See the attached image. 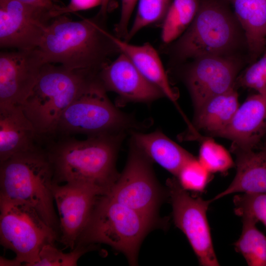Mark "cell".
Instances as JSON below:
<instances>
[{"label":"cell","mask_w":266,"mask_h":266,"mask_svg":"<svg viewBox=\"0 0 266 266\" xmlns=\"http://www.w3.org/2000/svg\"><path fill=\"white\" fill-rule=\"evenodd\" d=\"M104 17L73 21L65 15L54 18L37 48L45 63L67 68L99 71L115 49L105 28Z\"/></svg>","instance_id":"obj_1"},{"label":"cell","mask_w":266,"mask_h":266,"mask_svg":"<svg viewBox=\"0 0 266 266\" xmlns=\"http://www.w3.org/2000/svg\"><path fill=\"white\" fill-rule=\"evenodd\" d=\"M125 132L88 136L78 140L67 136L46 149L55 183H86L105 190L117 180V155Z\"/></svg>","instance_id":"obj_2"},{"label":"cell","mask_w":266,"mask_h":266,"mask_svg":"<svg viewBox=\"0 0 266 266\" xmlns=\"http://www.w3.org/2000/svg\"><path fill=\"white\" fill-rule=\"evenodd\" d=\"M52 166L40 146L0 162V197L26 203L59 236V220L53 201Z\"/></svg>","instance_id":"obj_3"},{"label":"cell","mask_w":266,"mask_h":266,"mask_svg":"<svg viewBox=\"0 0 266 266\" xmlns=\"http://www.w3.org/2000/svg\"><path fill=\"white\" fill-rule=\"evenodd\" d=\"M97 76V72L46 63L32 91L21 106L39 136L56 134L64 111Z\"/></svg>","instance_id":"obj_4"},{"label":"cell","mask_w":266,"mask_h":266,"mask_svg":"<svg viewBox=\"0 0 266 266\" xmlns=\"http://www.w3.org/2000/svg\"><path fill=\"white\" fill-rule=\"evenodd\" d=\"M157 222V219L122 204L103 193L98 197L76 245L107 244L123 253L130 265L136 266L141 242Z\"/></svg>","instance_id":"obj_5"},{"label":"cell","mask_w":266,"mask_h":266,"mask_svg":"<svg viewBox=\"0 0 266 266\" xmlns=\"http://www.w3.org/2000/svg\"><path fill=\"white\" fill-rule=\"evenodd\" d=\"M244 40L242 29L227 6L218 0H202L193 21L176 42L175 51L182 60L233 56Z\"/></svg>","instance_id":"obj_6"},{"label":"cell","mask_w":266,"mask_h":266,"mask_svg":"<svg viewBox=\"0 0 266 266\" xmlns=\"http://www.w3.org/2000/svg\"><path fill=\"white\" fill-rule=\"evenodd\" d=\"M132 117L122 112L108 99L97 77L67 107L56 134H84L88 136L125 132L136 128Z\"/></svg>","instance_id":"obj_7"},{"label":"cell","mask_w":266,"mask_h":266,"mask_svg":"<svg viewBox=\"0 0 266 266\" xmlns=\"http://www.w3.org/2000/svg\"><path fill=\"white\" fill-rule=\"evenodd\" d=\"M0 244L25 266H33L43 246L59 240L58 233L30 205L0 197Z\"/></svg>","instance_id":"obj_8"},{"label":"cell","mask_w":266,"mask_h":266,"mask_svg":"<svg viewBox=\"0 0 266 266\" xmlns=\"http://www.w3.org/2000/svg\"><path fill=\"white\" fill-rule=\"evenodd\" d=\"M151 160L133 142L124 169L103 193L118 202L157 219L166 192L153 172Z\"/></svg>","instance_id":"obj_9"},{"label":"cell","mask_w":266,"mask_h":266,"mask_svg":"<svg viewBox=\"0 0 266 266\" xmlns=\"http://www.w3.org/2000/svg\"><path fill=\"white\" fill-rule=\"evenodd\" d=\"M166 187L174 224L186 235L200 265L220 266L206 215L211 200L191 196L175 177L168 179Z\"/></svg>","instance_id":"obj_10"},{"label":"cell","mask_w":266,"mask_h":266,"mask_svg":"<svg viewBox=\"0 0 266 266\" xmlns=\"http://www.w3.org/2000/svg\"><path fill=\"white\" fill-rule=\"evenodd\" d=\"M52 10L18 0H0V46L37 48L53 19Z\"/></svg>","instance_id":"obj_11"},{"label":"cell","mask_w":266,"mask_h":266,"mask_svg":"<svg viewBox=\"0 0 266 266\" xmlns=\"http://www.w3.org/2000/svg\"><path fill=\"white\" fill-rule=\"evenodd\" d=\"M105 190L86 183H54L53 194L59 212V241L74 249L85 229L98 197Z\"/></svg>","instance_id":"obj_12"},{"label":"cell","mask_w":266,"mask_h":266,"mask_svg":"<svg viewBox=\"0 0 266 266\" xmlns=\"http://www.w3.org/2000/svg\"><path fill=\"white\" fill-rule=\"evenodd\" d=\"M242 64L235 56H204L194 59L184 74L195 111L210 98L234 88Z\"/></svg>","instance_id":"obj_13"},{"label":"cell","mask_w":266,"mask_h":266,"mask_svg":"<svg viewBox=\"0 0 266 266\" xmlns=\"http://www.w3.org/2000/svg\"><path fill=\"white\" fill-rule=\"evenodd\" d=\"M46 64L38 48L0 53V105L21 106Z\"/></svg>","instance_id":"obj_14"},{"label":"cell","mask_w":266,"mask_h":266,"mask_svg":"<svg viewBox=\"0 0 266 266\" xmlns=\"http://www.w3.org/2000/svg\"><path fill=\"white\" fill-rule=\"evenodd\" d=\"M120 53L97 73L98 79L106 92L116 93L123 102H149L164 96L125 54Z\"/></svg>","instance_id":"obj_15"},{"label":"cell","mask_w":266,"mask_h":266,"mask_svg":"<svg viewBox=\"0 0 266 266\" xmlns=\"http://www.w3.org/2000/svg\"><path fill=\"white\" fill-rule=\"evenodd\" d=\"M266 133V91L248 97L217 136L233 142L232 150H253Z\"/></svg>","instance_id":"obj_16"},{"label":"cell","mask_w":266,"mask_h":266,"mask_svg":"<svg viewBox=\"0 0 266 266\" xmlns=\"http://www.w3.org/2000/svg\"><path fill=\"white\" fill-rule=\"evenodd\" d=\"M41 139L20 106L0 105V162L39 147Z\"/></svg>","instance_id":"obj_17"},{"label":"cell","mask_w":266,"mask_h":266,"mask_svg":"<svg viewBox=\"0 0 266 266\" xmlns=\"http://www.w3.org/2000/svg\"><path fill=\"white\" fill-rule=\"evenodd\" d=\"M236 172L233 180L224 191L211 201L233 193H266V150L235 149Z\"/></svg>","instance_id":"obj_18"},{"label":"cell","mask_w":266,"mask_h":266,"mask_svg":"<svg viewBox=\"0 0 266 266\" xmlns=\"http://www.w3.org/2000/svg\"><path fill=\"white\" fill-rule=\"evenodd\" d=\"M111 37L118 51L125 54L139 71L158 87L183 115L177 104V94L171 86L160 57L153 47L149 43L141 45L132 44L112 34Z\"/></svg>","instance_id":"obj_19"},{"label":"cell","mask_w":266,"mask_h":266,"mask_svg":"<svg viewBox=\"0 0 266 266\" xmlns=\"http://www.w3.org/2000/svg\"><path fill=\"white\" fill-rule=\"evenodd\" d=\"M132 142L150 160L176 177L195 157L159 130L144 133L132 132Z\"/></svg>","instance_id":"obj_20"},{"label":"cell","mask_w":266,"mask_h":266,"mask_svg":"<svg viewBox=\"0 0 266 266\" xmlns=\"http://www.w3.org/2000/svg\"><path fill=\"white\" fill-rule=\"evenodd\" d=\"M243 32L252 59L263 52L266 44V0H229Z\"/></svg>","instance_id":"obj_21"},{"label":"cell","mask_w":266,"mask_h":266,"mask_svg":"<svg viewBox=\"0 0 266 266\" xmlns=\"http://www.w3.org/2000/svg\"><path fill=\"white\" fill-rule=\"evenodd\" d=\"M239 106L238 94L234 88L215 96L195 110V126L217 135L230 123Z\"/></svg>","instance_id":"obj_22"},{"label":"cell","mask_w":266,"mask_h":266,"mask_svg":"<svg viewBox=\"0 0 266 266\" xmlns=\"http://www.w3.org/2000/svg\"><path fill=\"white\" fill-rule=\"evenodd\" d=\"M199 0H173L163 19L161 38L169 43L187 30L198 11Z\"/></svg>","instance_id":"obj_23"},{"label":"cell","mask_w":266,"mask_h":266,"mask_svg":"<svg viewBox=\"0 0 266 266\" xmlns=\"http://www.w3.org/2000/svg\"><path fill=\"white\" fill-rule=\"evenodd\" d=\"M241 234L234 243L239 253L249 266H266V236L258 230L257 222L243 218Z\"/></svg>","instance_id":"obj_24"},{"label":"cell","mask_w":266,"mask_h":266,"mask_svg":"<svg viewBox=\"0 0 266 266\" xmlns=\"http://www.w3.org/2000/svg\"><path fill=\"white\" fill-rule=\"evenodd\" d=\"M171 2V0H138L136 15L126 40L148 25L163 20Z\"/></svg>","instance_id":"obj_25"},{"label":"cell","mask_w":266,"mask_h":266,"mask_svg":"<svg viewBox=\"0 0 266 266\" xmlns=\"http://www.w3.org/2000/svg\"><path fill=\"white\" fill-rule=\"evenodd\" d=\"M198 159L211 173L225 172L234 165L228 151L221 144L208 138L201 142Z\"/></svg>","instance_id":"obj_26"},{"label":"cell","mask_w":266,"mask_h":266,"mask_svg":"<svg viewBox=\"0 0 266 266\" xmlns=\"http://www.w3.org/2000/svg\"><path fill=\"white\" fill-rule=\"evenodd\" d=\"M235 214L262 222L266 227V193H241L233 199Z\"/></svg>","instance_id":"obj_27"},{"label":"cell","mask_w":266,"mask_h":266,"mask_svg":"<svg viewBox=\"0 0 266 266\" xmlns=\"http://www.w3.org/2000/svg\"><path fill=\"white\" fill-rule=\"evenodd\" d=\"M91 248L93 245H76L70 252L65 253L54 244H47L41 249L37 261L33 266H75L79 259Z\"/></svg>","instance_id":"obj_28"},{"label":"cell","mask_w":266,"mask_h":266,"mask_svg":"<svg viewBox=\"0 0 266 266\" xmlns=\"http://www.w3.org/2000/svg\"><path fill=\"white\" fill-rule=\"evenodd\" d=\"M211 174L195 157L182 167L175 177L185 190L201 192L210 181Z\"/></svg>","instance_id":"obj_29"},{"label":"cell","mask_w":266,"mask_h":266,"mask_svg":"<svg viewBox=\"0 0 266 266\" xmlns=\"http://www.w3.org/2000/svg\"><path fill=\"white\" fill-rule=\"evenodd\" d=\"M236 82L240 86L254 89L258 93L266 91V52L237 78Z\"/></svg>","instance_id":"obj_30"},{"label":"cell","mask_w":266,"mask_h":266,"mask_svg":"<svg viewBox=\"0 0 266 266\" xmlns=\"http://www.w3.org/2000/svg\"><path fill=\"white\" fill-rule=\"evenodd\" d=\"M102 0H69L65 6H58L51 12L53 18L66 13L89 9L101 5Z\"/></svg>","instance_id":"obj_31"},{"label":"cell","mask_w":266,"mask_h":266,"mask_svg":"<svg viewBox=\"0 0 266 266\" xmlns=\"http://www.w3.org/2000/svg\"><path fill=\"white\" fill-rule=\"evenodd\" d=\"M137 1L138 0H121L120 17L116 28L118 36H125L126 37L129 31V23Z\"/></svg>","instance_id":"obj_32"},{"label":"cell","mask_w":266,"mask_h":266,"mask_svg":"<svg viewBox=\"0 0 266 266\" xmlns=\"http://www.w3.org/2000/svg\"><path fill=\"white\" fill-rule=\"evenodd\" d=\"M28 4L39 6L54 11L58 5L54 4L52 0H18Z\"/></svg>","instance_id":"obj_33"},{"label":"cell","mask_w":266,"mask_h":266,"mask_svg":"<svg viewBox=\"0 0 266 266\" xmlns=\"http://www.w3.org/2000/svg\"><path fill=\"white\" fill-rule=\"evenodd\" d=\"M22 264L19 261L15 258L12 260H8L3 257H0V266H21Z\"/></svg>","instance_id":"obj_34"},{"label":"cell","mask_w":266,"mask_h":266,"mask_svg":"<svg viewBox=\"0 0 266 266\" xmlns=\"http://www.w3.org/2000/svg\"><path fill=\"white\" fill-rule=\"evenodd\" d=\"M110 0H102V3L100 6V10L98 13L100 15L105 17L108 10Z\"/></svg>","instance_id":"obj_35"},{"label":"cell","mask_w":266,"mask_h":266,"mask_svg":"<svg viewBox=\"0 0 266 266\" xmlns=\"http://www.w3.org/2000/svg\"><path fill=\"white\" fill-rule=\"evenodd\" d=\"M261 149H263L266 150V145L262 147Z\"/></svg>","instance_id":"obj_36"}]
</instances>
